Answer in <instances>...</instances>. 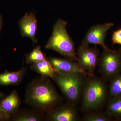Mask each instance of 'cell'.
<instances>
[{"instance_id":"7a4b0ae2","label":"cell","mask_w":121,"mask_h":121,"mask_svg":"<svg viewBox=\"0 0 121 121\" xmlns=\"http://www.w3.org/2000/svg\"><path fill=\"white\" fill-rule=\"evenodd\" d=\"M104 78L87 76L81 99V110L84 113L100 109L108 99V85Z\"/></svg>"},{"instance_id":"3957f363","label":"cell","mask_w":121,"mask_h":121,"mask_svg":"<svg viewBox=\"0 0 121 121\" xmlns=\"http://www.w3.org/2000/svg\"><path fill=\"white\" fill-rule=\"evenodd\" d=\"M87 76L80 72L67 74L56 72L52 80L62 92L67 102L77 106L81 101Z\"/></svg>"},{"instance_id":"6da1fadb","label":"cell","mask_w":121,"mask_h":121,"mask_svg":"<svg viewBox=\"0 0 121 121\" xmlns=\"http://www.w3.org/2000/svg\"><path fill=\"white\" fill-rule=\"evenodd\" d=\"M25 101L34 109L47 113L62 103V99L49 78L41 76L34 79L29 84Z\"/></svg>"},{"instance_id":"5bb4252c","label":"cell","mask_w":121,"mask_h":121,"mask_svg":"<svg viewBox=\"0 0 121 121\" xmlns=\"http://www.w3.org/2000/svg\"><path fill=\"white\" fill-rule=\"evenodd\" d=\"M30 68L41 76L53 79L56 72L47 58L38 62L31 64Z\"/></svg>"},{"instance_id":"2e32d148","label":"cell","mask_w":121,"mask_h":121,"mask_svg":"<svg viewBox=\"0 0 121 121\" xmlns=\"http://www.w3.org/2000/svg\"><path fill=\"white\" fill-rule=\"evenodd\" d=\"M82 118L83 121H110L112 119L106 112L97 110L85 113Z\"/></svg>"},{"instance_id":"ffe728a7","label":"cell","mask_w":121,"mask_h":121,"mask_svg":"<svg viewBox=\"0 0 121 121\" xmlns=\"http://www.w3.org/2000/svg\"><path fill=\"white\" fill-rule=\"evenodd\" d=\"M10 119V118L3 112L0 107V121H8Z\"/></svg>"},{"instance_id":"603a6c76","label":"cell","mask_w":121,"mask_h":121,"mask_svg":"<svg viewBox=\"0 0 121 121\" xmlns=\"http://www.w3.org/2000/svg\"><path fill=\"white\" fill-rule=\"evenodd\" d=\"M118 50V51H119V52H120V54H121V47Z\"/></svg>"},{"instance_id":"7402d4cb","label":"cell","mask_w":121,"mask_h":121,"mask_svg":"<svg viewBox=\"0 0 121 121\" xmlns=\"http://www.w3.org/2000/svg\"><path fill=\"white\" fill-rule=\"evenodd\" d=\"M5 97V96L4 94L0 91V101H1L2 99H4Z\"/></svg>"},{"instance_id":"e0dca14e","label":"cell","mask_w":121,"mask_h":121,"mask_svg":"<svg viewBox=\"0 0 121 121\" xmlns=\"http://www.w3.org/2000/svg\"><path fill=\"white\" fill-rule=\"evenodd\" d=\"M108 93V99L121 97V73L109 82Z\"/></svg>"},{"instance_id":"30bf717a","label":"cell","mask_w":121,"mask_h":121,"mask_svg":"<svg viewBox=\"0 0 121 121\" xmlns=\"http://www.w3.org/2000/svg\"><path fill=\"white\" fill-rule=\"evenodd\" d=\"M19 25L22 36L29 37L33 43H37L36 37L37 22L35 13H26L20 20Z\"/></svg>"},{"instance_id":"4fadbf2b","label":"cell","mask_w":121,"mask_h":121,"mask_svg":"<svg viewBox=\"0 0 121 121\" xmlns=\"http://www.w3.org/2000/svg\"><path fill=\"white\" fill-rule=\"evenodd\" d=\"M12 118L15 121H39L46 119L44 113L34 109L18 111Z\"/></svg>"},{"instance_id":"ba28073f","label":"cell","mask_w":121,"mask_h":121,"mask_svg":"<svg viewBox=\"0 0 121 121\" xmlns=\"http://www.w3.org/2000/svg\"><path fill=\"white\" fill-rule=\"evenodd\" d=\"M59 104L46 113V119L52 121H77L79 115L77 106L67 102Z\"/></svg>"},{"instance_id":"5b68a950","label":"cell","mask_w":121,"mask_h":121,"mask_svg":"<svg viewBox=\"0 0 121 121\" xmlns=\"http://www.w3.org/2000/svg\"><path fill=\"white\" fill-rule=\"evenodd\" d=\"M98 65L102 78L109 82L121 73V55L118 50L103 49Z\"/></svg>"},{"instance_id":"9a60e30c","label":"cell","mask_w":121,"mask_h":121,"mask_svg":"<svg viewBox=\"0 0 121 121\" xmlns=\"http://www.w3.org/2000/svg\"><path fill=\"white\" fill-rule=\"evenodd\" d=\"M105 111L112 120L121 121V97L108 99Z\"/></svg>"},{"instance_id":"9c48e42d","label":"cell","mask_w":121,"mask_h":121,"mask_svg":"<svg viewBox=\"0 0 121 121\" xmlns=\"http://www.w3.org/2000/svg\"><path fill=\"white\" fill-rule=\"evenodd\" d=\"M47 59L57 73L67 74L80 72L88 76H91L80 67L77 62L71 59L56 57H50Z\"/></svg>"},{"instance_id":"277c9868","label":"cell","mask_w":121,"mask_h":121,"mask_svg":"<svg viewBox=\"0 0 121 121\" xmlns=\"http://www.w3.org/2000/svg\"><path fill=\"white\" fill-rule=\"evenodd\" d=\"M67 22L62 19L56 21L45 48L53 50L66 58L77 61L74 43L67 31Z\"/></svg>"},{"instance_id":"7c38bea8","label":"cell","mask_w":121,"mask_h":121,"mask_svg":"<svg viewBox=\"0 0 121 121\" xmlns=\"http://www.w3.org/2000/svg\"><path fill=\"white\" fill-rule=\"evenodd\" d=\"M27 70L26 68L22 67L18 71H5L0 74V86H12L20 84L23 80Z\"/></svg>"},{"instance_id":"d6986e66","label":"cell","mask_w":121,"mask_h":121,"mask_svg":"<svg viewBox=\"0 0 121 121\" xmlns=\"http://www.w3.org/2000/svg\"><path fill=\"white\" fill-rule=\"evenodd\" d=\"M112 41L113 44L121 45V28L113 32Z\"/></svg>"},{"instance_id":"8fae6325","label":"cell","mask_w":121,"mask_h":121,"mask_svg":"<svg viewBox=\"0 0 121 121\" xmlns=\"http://www.w3.org/2000/svg\"><path fill=\"white\" fill-rule=\"evenodd\" d=\"M20 101L16 91L11 92L8 97H5L0 102V107L10 118L19 111Z\"/></svg>"},{"instance_id":"52a82bcc","label":"cell","mask_w":121,"mask_h":121,"mask_svg":"<svg viewBox=\"0 0 121 121\" xmlns=\"http://www.w3.org/2000/svg\"><path fill=\"white\" fill-rule=\"evenodd\" d=\"M113 26L114 24L112 22L93 25L86 32L81 44L87 45H99L103 49L108 48L105 43L107 33Z\"/></svg>"},{"instance_id":"44dd1931","label":"cell","mask_w":121,"mask_h":121,"mask_svg":"<svg viewBox=\"0 0 121 121\" xmlns=\"http://www.w3.org/2000/svg\"><path fill=\"white\" fill-rule=\"evenodd\" d=\"M3 17L2 15L0 14V35L3 26Z\"/></svg>"},{"instance_id":"ac0fdd59","label":"cell","mask_w":121,"mask_h":121,"mask_svg":"<svg viewBox=\"0 0 121 121\" xmlns=\"http://www.w3.org/2000/svg\"><path fill=\"white\" fill-rule=\"evenodd\" d=\"M46 58L45 55L41 51L40 46H38L30 53L26 55V62L28 64H31L40 62Z\"/></svg>"},{"instance_id":"8992f818","label":"cell","mask_w":121,"mask_h":121,"mask_svg":"<svg viewBox=\"0 0 121 121\" xmlns=\"http://www.w3.org/2000/svg\"><path fill=\"white\" fill-rule=\"evenodd\" d=\"M99 51L96 46L90 48L89 45L81 44L77 50V62L79 65L90 75H95L97 66L98 65Z\"/></svg>"}]
</instances>
